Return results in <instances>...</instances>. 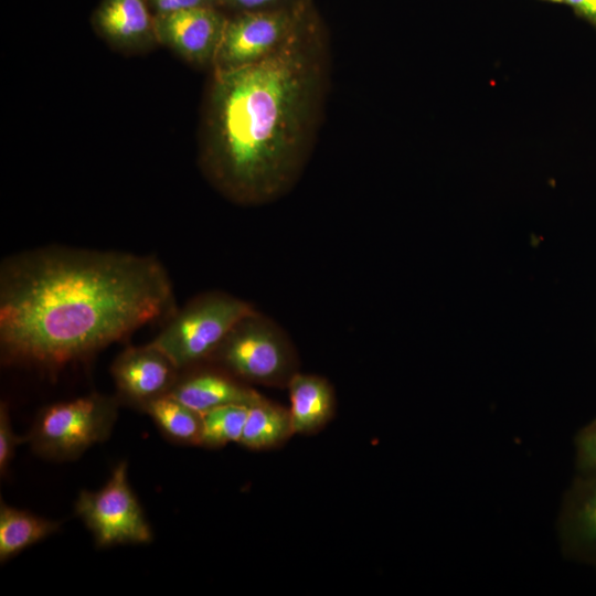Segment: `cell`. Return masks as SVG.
<instances>
[{"mask_svg": "<svg viewBox=\"0 0 596 596\" xmlns=\"http://www.w3.org/2000/svg\"><path fill=\"white\" fill-rule=\"evenodd\" d=\"M328 33L313 1L286 41L242 67L212 70L199 163L228 200L260 205L288 193L315 146L330 79Z\"/></svg>", "mask_w": 596, "mask_h": 596, "instance_id": "1", "label": "cell"}, {"mask_svg": "<svg viewBox=\"0 0 596 596\" xmlns=\"http://www.w3.org/2000/svg\"><path fill=\"white\" fill-rule=\"evenodd\" d=\"M175 311L172 283L153 256L24 252L0 268L1 360L54 371Z\"/></svg>", "mask_w": 596, "mask_h": 596, "instance_id": "2", "label": "cell"}, {"mask_svg": "<svg viewBox=\"0 0 596 596\" xmlns=\"http://www.w3.org/2000/svg\"><path fill=\"white\" fill-rule=\"evenodd\" d=\"M209 361L242 382L273 387H287L299 366L286 332L257 310L234 326Z\"/></svg>", "mask_w": 596, "mask_h": 596, "instance_id": "3", "label": "cell"}, {"mask_svg": "<svg viewBox=\"0 0 596 596\" xmlns=\"http://www.w3.org/2000/svg\"><path fill=\"white\" fill-rule=\"evenodd\" d=\"M255 311L249 302L232 295L205 292L172 313L150 343L180 371L209 361L234 326Z\"/></svg>", "mask_w": 596, "mask_h": 596, "instance_id": "4", "label": "cell"}, {"mask_svg": "<svg viewBox=\"0 0 596 596\" xmlns=\"http://www.w3.org/2000/svg\"><path fill=\"white\" fill-rule=\"evenodd\" d=\"M117 408L115 398L99 394L56 403L39 414L26 440L43 457L75 459L109 437Z\"/></svg>", "mask_w": 596, "mask_h": 596, "instance_id": "5", "label": "cell"}, {"mask_svg": "<svg viewBox=\"0 0 596 596\" xmlns=\"http://www.w3.org/2000/svg\"><path fill=\"white\" fill-rule=\"evenodd\" d=\"M75 512L92 532L99 547L145 544L152 540L151 528L127 478V462H119L97 491L83 490Z\"/></svg>", "mask_w": 596, "mask_h": 596, "instance_id": "6", "label": "cell"}, {"mask_svg": "<svg viewBox=\"0 0 596 596\" xmlns=\"http://www.w3.org/2000/svg\"><path fill=\"white\" fill-rule=\"evenodd\" d=\"M306 2L228 17L212 70L242 67L274 53L294 30Z\"/></svg>", "mask_w": 596, "mask_h": 596, "instance_id": "7", "label": "cell"}, {"mask_svg": "<svg viewBox=\"0 0 596 596\" xmlns=\"http://www.w3.org/2000/svg\"><path fill=\"white\" fill-rule=\"evenodd\" d=\"M227 18L217 7L155 15L158 43L192 65L212 68Z\"/></svg>", "mask_w": 596, "mask_h": 596, "instance_id": "8", "label": "cell"}, {"mask_svg": "<svg viewBox=\"0 0 596 596\" xmlns=\"http://www.w3.org/2000/svg\"><path fill=\"white\" fill-rule=\"evenodd\" d=\"M178 372L171 360L151 343L127 348L111 366L121 396L140 406L168 394L179 379Z\"/></svg>", "mask_w": 596, "mask_h": 596, "instance_id": "9", "label": "cell"}, {"mask_svg": "<svg viewBox=\"0 0 596 596\" xmlns=\"http://www.w3.org/2000/svg\"><path fill=\"white\" fill-rule=\"evenodd\" d=\"M92 24L104 41L125 53L145 52L159 44L147 0H102Z\"/></svg>", "mask_w": 596, "mask_h": 596, "instance_id": "10", "label": "cell"}, {"mask_svg": "<svg viewBox=\"0 0 596 596\" xmlns=\"http://www.w3.org/2000/svg\"><path fill=\"white\" fill-rule=\"evenodd\" d=\"M169 394L200 414L232 404L251 406L265 398L217 366L178 379Z\"/></svg>", "mask_w": 596, "mask_h": 596, "instance_id": "11", "label": "cell"}, {"mask_svg": "<svg viewBox=\"0 0 596 596\" xmlns=\"http://www.w3.org/2000/svg\"><path fill=\"white\" fill-rule=\"evenodd\" d=\"M576 481L561 519L564 546L575 556L596 561V471Z\"/></svg>", "mask_w": 596, "mask_h": 596, "instance_id": "12", "label": "cell"}, {"mask_svg": "<svg viewBox=\"0 0 596 596\" xmlns=\"http://www.w3.org/2000/svg\"><path fill=\"white\" fill-rule=\"evenodd\" d=\"M287 389L294 434H316L331 421L336 409V394L326 377L298 371Z\"/></svg>", "mask_w": 596, "mask_h": 596, "instance_id": "13", "label": "cell"}, {"mask_svg": "<svg viewBox=\"0 0 596 596\" xmlns=\"http://www.w3.org/2000/svg\"><path fill=\"white\" fill-rule=\"evenodd\" d=\"M60 529V523L1 502L0 561L4 562Z\"/></svg>", "mask_w": 596, "mask_h": 596, "instance_id": "14", "label": "cell"}, {"mask_svg": "<svg viewBox=\"0 0 596 596\" xmlns=\"http://www.w3.org/2000/svg\"><path fill=\"white\" fill-rule=\"evenodd\" d=\"M294 435L289 408L267 398L248 406L242 446L262 450L277 447Z\"/></svg>", "mask_w": 596, "mask_h": 596, "instance_id": "15", "label": "cell"}, {"mask_svg": "<svg viewBox=\"0 0 596 596\" xmlns=\"http://www.w3.org/2000/svg\"><path fill=\"white\" fill-rule=\"evenodd\" d=\"M141 407L172 440L201 445L202 414L169 393L146 402Z\"/></svg>", "mask_w": 596, "mask_h": 596, "instance_id": "16", "label": "cell"}, {"mask_svg": "<svg viewBox=\"0 0 596 596\" xmlns=\"http://www.w3.org/2000/svg\"><path fill=\"white\" fill-rule=\"evenodd\" d=\"M248 406L225 405L202 414L201 445L206 447H221L228 443H240Z\"/></svg>", "mask_w": 596, "mask_h": 596, "instance_id": "17", "label": "cell"}, {"mask_svg": "<svg viewBox=\"0 0 596 596\" xmlns=\"http://www.w3.org/2000/svg\"><path fill=\"white\" fill-rule=\"evenodd\" d=\"M28 438L14 434L7 403L0 405V473L7 475L9 466L14 457L17 446Z\"/></svg>", "mask_w": 596, "mask_h": 596, "instance_id": "18", "label": "cell"}, {"mask_svg": "<svg viewBox=\"0 0 596 596\" xmlns=\"http://www.w3.org/2000/svg\"><path fill=\"white\" fill-rule=\"evenodd\" d=\"M577 465L583 472L596 471V421L577 436Z\"/></svg>", "mask_w": 596, "mask_h": 596, "instance_id": "19", "label": "cell"}, {"mask_svg": "<svg viewBox=\"0 0 596 596\" xmlns=\"http://www.w3.org/2000/svg\"><path fill=\"white\" fill-rule=\"evenodd\" d=\"M153 15L201 7H219L217 0H147Z\"/></svg>", "mask_w": 596, "mask_h": 596, "instance_id": "20", "label": "cell"}, {"mask_svg": "<svg viewBox=\"0 0 596 596\" xmlns=\"http://www.w3.org/2000/svg\"><path fill=\"white\" fill-rule=\"evenodd\" d=\"M297 0H217L220 8H227L235 13L258 11L289 6Z\"/></svg>", "mask_w": 596, "mask_h": 596, "instance_id": "21", "label": "cell"}, {"mask_svg": "<svg viewBox=\"0 0 596 596\" xmlns=\"http://www.w3.org/2000/svg\"><path fill=\"white\" fill-rule=\"evenodd\" d=\"M563 2L596 26V0H564Z\"/></svg>", "mask_w": 596, "mask_h": 596, "instance_id": "22", "label": "cell"}, {"mask_svg": "<svg viewBox=\"0 0 596 596\" xmlns=\"http://www.w3.org/2000/svg\"><path fill=\"white\" fill-rule=\"evenodd\" d=\"M546 1H551V2H563L564 0H546Z\"/></svg>", "mask_w": 596, "mask_h": 596, "instance_id": "23", "label": "cell"}]
</instances>
